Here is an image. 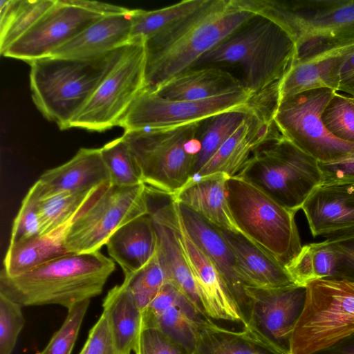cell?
I'll list each match as a JSON object with an SVG mask.
<instances>
[{
  "mask_svg": "<svg viewBox=\"0 0 354 354\" xmlns=\"http://www.w3.org/2000/svg\"><path fill=\"white\" fill-rule=\"evenodd\" d=\"M167 282L166 274L156 253L146 266L124 277L122 284L142 311Z\"/></svg>",
  "mask_w": 354,
  "mask_h": 354,
  "instance_id": "37",
  "label": "cell"
},
{
  "mask_svg": "<svg viewBox=\"0 0 354 354\" xmlns=\"http://www.w3.org/2000/svg\"><path fill=\"white\" fill-rule=\"evenodd\" d=\"M171 217L207 316L244 326L245 321L239 308L214 266L189 236L174 200Z\"/></svg>",
  "mask_w": 354,
  "mask_h": 354,
  "instance_id": "17",
  "label": "cell"
},
{
  "mask_svg": "<svg viewBox=\"0 0 354 354\" xmlns=\"http://www.w3.org/2000/svg\"><path fill=\"white\" fill-rule=\"evenodd\" d=\"M79 354H121L115 344L106 318L102 313L90 330Z\"/></svg>",
  "mask_w": 354,
  "mask_h": 354,
  "instance_id": "43",
  "label": "cell"
},
{
  "mask_svg": "<svg viewBox=\"0 0 354 354\" xmlns=\"http://www.w3.org/2000/svg\"><path fill=\"white\" fill-rule=\"evenodd\" d=\"M230 176L215 173L191 180L171 196L218 229L239 231L232 216L226 192Z\"/></svg>",
  "mask_w": 354,
  "mask_h": 354,
  "instance_id": "25",
  "label": "cell"
},
{
  "mask_svg": "<svg viewBox=\"0 0 354 354\" xmlns=\"http://www.w3.org/2000/svg\"><path fill=\"white\" fill-rule=\"evenodd\" d=\"M133 351L135 354H193L156 326L142 327Z\"/></svg>",
  "mask_w": 354,
  "mask_h": 354,
  "instance_id": "42",
  "label": "cell"
},
{
  "mask_svg": "<svg viewBox=\"0 0 354 354\" xmlns=\"http://www.w3.org/2000/svg\"><path fill=\"white\" fill-rule=\"evenodd\" d=\"M326 129L335 138L354 144V97L336 92L322 113Z\"/></svg>",
  "mask_w": 354,
  "mask_h": 354,
  "instance_id": "38",
  "label": "cell"
},
{
  "mask_svg": "<svg viewBox=\"0 0 354 354\" xmlns=\"http://www.w3.org/2000/svg\"><path fill=\"white\" fill-rule=\"evenodd\" d=\"M314 237L354 227V185L317 186L301 207Z\"/></svg>",
  "mask_w": 354,
  "mask_h": 354,
  "instance_id": "22",
  "label": "cell"
},
{
  "mask_svg": "<svg viewBox=\"0 0 354 354\" xmlns=\"http://www.w3.org/2000/svg\"><path fill=\"white\" fill-rule=\"evenodd\" d=\"M100 152L111 185L131 187L144 183L136 160L122 136L104 145Z\"/></svg>",
  "mask_w": 354,
  "mask_h": 354,
  "instance_id": "36",
  "label": "cell"
},
{
  "mask_svg": "<svg viewBox=\"0 0 354 354\" xmlns=\"http://www.w3.org/2000/svg\"><path fill=\"white\" fill-rule=\"evenodd\" d=\"M319 167L320 185H354V153L337 161L319 162Z\"/></svg>",
  "mask_w": 354,
  "mask_h": 354,
  "instance_id": "44",
  "label": "cell"
},
{
  "mask_svg": "<svg viewBox=\"0 0 354 354\" xmlns=\"http://www.w3.org/2000/svg\"><path fill=\"white\" fill-rule=\"evenodd\" d=\"M110 184L100 149L80 148L66 162L44 171L31 187L39 201Z\"/></svg>",
  "mask_w": 354,
  "mask_h": 354,
  "instance_id": "20",
  "label": "cell"
},
{
  "mask_svg": "<svg viewBox=\"0 0 354 354\" xmlns=\"http://www.w3.org/2000/svg\"><path fill=\"white\" fill-rule=\"evenodd\" d=\"M313 354H354V333Z\"/></svg>",
  "mask_w": 354,
  "mask_h": 354,
  "instance_id": "48",
  "label": "cell"
},
{
  "mask_svg": "<svg viewBox=\"0 0 354 354\" xmlns=\"http://www.w3.org/2000/svg\"><path fill=\"white\" fill-rule=\"evenodd\" d=\"M201 122L164 129L124 131L143 183L173 195L193 179L196 136Z\"/></svg>",
  "mask_w": 354,
  "mask_h": 354,
  "instance_id": "7",
  "label": "cell"
},
{
  "mask_svg": "<svg viewBox=\"0 0 354 354\" xmlns=\"http://www.w3.org/2000/svg\"><path fill=\"white\" fill-rule=\"evenodd\" d=\"M73 2L82 8L102 16L122 14L130 10L124 7L95 1L73 0Z\"/></svg>",
  "mask_w": 354,
  "mask_h": 354,
  "instance_id": "46",
  "label": "cell"
},
{
  "mask_svg": "<svg viewBox=\"0 0 354 354\" xmlns=\"http://www.w3.org/2000/svg\"><path fill=\"white\" fill-rule=\"evenodd\" d=\"M246 88L229 72L216 67L192 68L156 93L172 100H200Z\"/></svg>",
  "mask_w": 354,
  "mask_h": 354,
  "instance_id": "27",
  "label": "cell"
},
{
  "mask_svg": "<svg viewBox=\"0 0 354 354\" xmlns=\"http://www.w3.org/2000/svg\"><path fill=\"white\" fill-rule=\"evenodd\" d=\"M295 53L294 41L283 28L257 16L204 55L195 67L215 64L239 66L244 84L254 98L283 77Z\"/></svg>",
  "mask_w": 354,
  "mask_h": 354,
  "instance_id": "3",
  "label": "cell"
},
{
  "mask_svg": "<svg viewBox=\"0 0 354 354\" xmlns=\"http://www.w3.org/2000/svg\"><path fill=\"white\" fill-rule=\"evenodd\" d=\"M253 106L226 111L203 121L196 136L193 179L243 122Z\"/></svg>",
  "mask_w": 354,
  "mask_h": 354,
  "instance_id": "34",
  "label": "cell"
},
{
  "mask_svg": "<svg viewBox=\"0 0 354 354\" xmlns=\"http://www.w3.org/2000/svg\"><path fill=\"white\" fill-rule=\"evenodd\" d=\"M135 11L102 17L49 57L85 59L114 51L129 42Z\"/></svg>",
  "mask_w": 354,
  "mask_h": 354,
  "instance_id": "23",
  "label": "cell"
},
{
  "mask_svg": "<svg viewBox=\"0 0 354 354\" xmlns=\"http://www.w3.org/2000/svg\"><path fill=\"white\" fill-rule=\"evenodd\" d=\"M75 218L49 234L8 245L1 270L8 276L15 277L70 254L65 247L64 240Z\"/></svg>",
  "mask_w": 354,
  "mask_h": 354,
  "instance_id": "29",
  "label": "cell"
},
{
  "mask_svg": "<svg viewBox=\"0 0 354 354\" xmlns=\"http://www.w3.org/2000/svg\"><path fill=\"white\" fill-rule=\"evenodd\" d=\"M56 0H1L0 52L30 30Z\"/></svg>",
  "mask_w": 354,
  "mask_h": 354,
  "instance_id": "33",
  "label": "cell"
},
{
  "mask_svg": "<svg viewBox=\"0 0 354 354\" xmlns=\"http://www.w3.org/2000/svg\"><path fill=\"white\" fill-rule=\"evenodd\" d=\"M115 51L91 59L47 57L28 63L32 101L43 116L61 130L70 129L109 70Z\"/></svg>",
  "mask_w": 354,
  "mask_h": 354,
  "instance_id": "4",
  "label": "cell"
},
{
  "mask_svg": "<svg viewBox=\"0 0 354 354\" xmlns=\"http://www.w3.org/2000/svg\"><path fill=\"white\" fill-rule=\"evenodd\" d=\"M108 254L127 277L146 266L155 256L157 238L149 214L120 227L106 243Z\"/></svg>",
  "mask_w": 354,
  "mask_h": 354,
  "instance_id": "26",
  "label": "cell"
},
{
  "mask_svg": "<svg viewBox=\"0 0 354 354\" xmlns=\"http://www.w3.org/2000/svg\"><path fill=\"white\" fill-rule=\"evenodd\" d=\"M218 230L235 258L238 273L246 287L278 288L295 284L283 265L240 232Z\"/></svg>",
  "mask_w": 354,
  "mask_h": 354,
  "instance_id": "24",
  "label": "cell"
},
{
  "mask_svg": "<svg viewBox=\"0 0 354 354\" xmlns=\"http://www.w3.org/2000/svg\"><path fill=\"white\" fill-rule=\"evenodd\" d=\"M22 306L0 292V354H12L25 319Z\"/></svg>",
  "mask_w": 354,
  "mask_h": 354,
  "instance_id": "41",
  "label": "cell"
},
{
  "mask_svg": "<svg viewBox=\"0 0 354 354\" xmlns=\"http://www.w3.org/2000/svg\"><path fill=\"white\" fill-rule=\"evenodd\" d=\"M283 28L296 48L317 39L354 38V0H235Z\"/></svg>",
  "mask_w": 354,
  "mask_h": 354,
  "instance_id": "10",
  "label": "cell"
},
{
  "mask_svg": "<svg viewBox=\"0 0 354 354\" xmlns=\"http://www.w3.org/2000/svg\"><path fill=\"white\" fill-rule=\"evenodd\" d=\"M229 208L239 232L286 266L302 245L295 212L237 176L226 182Z\"/></svg>",
  "mask_w": 354,
  "mask_h": 354,
  "instance_id": "6",
  "label": "cell"
},
{
  "mask_svg": "<svg viewBox=\"0 0 354 354\" xmlns=\"http://www.w3.org/2000/svg\"><path fill=\"white\" fill-rule=\"evenodd\" d=\"M253 99L247 88L200 100H168L144 89L119 126L124 131H131L201 122L226 111L250 108Z\"/></svg>",
  "mask_w": 354,
  "mask_h": 354,
  "instance_id": "13",
  "label": "cell"
},
{
  "mask_svg": "<svg viewBox=\"0 0 354 354\" xmlns=\"http://www.w3.org/2000/svg\"><path fill=\"white\" fill-rule=\"evenodd\" d=\"M246 292L250 313L243 329L277 354H290L291 338L304 306L306 287L247 286Z\"/></svg>",
  "mask_w": 354,
  "mask_h": 354,
  "instance_id": "14",
  "label": "cell"
},
{
  "mask_svg": "<svg viewBox=\"0 0 354 354\" xmlns=\"http://www.w3.org/2000/svg\"><path fill=\"white\" fill-rule=\"evenodd\" d=\"M326 240L337 257V279L354 282V235Z\"/></svg>",
  "mask_w": 354,
  "mask_h": 354,
  "instance_id": "45",
  "label": "cell"
},
{
  "mask_svg": "<svg viewBox=\"0 0 354 354\" xmlns=\"http://www.w3.org/2000/svg\"><path fill=\"white\" fill-rule=\"evenodd\" d=\"M39 199L30 187L15 217L11 232L9 245H12L41 235V224L39 212Z\"/></svg>",
  "mask_w": 354,
  "mask_h": 354,
  "instance_id": "40",
  "label": "cell"
},
{
  "mask_svg": "<svg viewBox=\"0 0 354 354\" xmlns=\"http://www.w3.org/2000/svg\"><path fill=\"white\" fill-rule=\"evenodd\" d=\"M89 304L87 299L67 309L64 323L39 354H71Z\"/></svg>",
  "mask_w": 354,
  "mask_h": 354,
  "instance_id": "39",
  "label": "cell"
},
{
  "mask_svg": "<svg viewBox=\"0 0 354 354\" xmlns=\"http://www.w3.org/2000/svg\"><path fill=\"white\" fill-rule=\"evenodd\" d=\"M108 185L80 192H64L40 200L38 207L41 235L49 234L76 218Z\"/></svg>",
  "mask_w": 354,
  "mask_h": 354,
  "instance_id": "35",
  "label": "cell"
},
{
  "mask_svg": "<svg viewBox=\"0 0 354 354\" xmlns=\"http://www.w3.org/2000/svg\"><path fill=\"white\" fill-rule=\"evenodd\" d=\"M337 257L326 239L302 245L285 267L295 285L306 287L318 279H337Z\"/></svg>",
  "mask_w": 354,
  "mask_h": 354,
  "instance_id": "32",
  "label": "cell"
},
{
  "mask_svg": "<svg viewBox=\"0 0 354 354\" xmlns=\"http://www.w3.org/2000/svg\"><path fill=\"white\" fill-rule=\"evenodd\" d=\"M145 42L130 41L115 50L109 70L70 128L102 132L119 126L145 88Z\"/></svg>",
  "mask_w": 354,
  "mask_h": 354,
  "instance_id": "9",
  "label": "cell"
},
{
  "mask_svg": "<svg viewBox=\"0 0 354 354\" xmlns=\"http://www.w3.org/2000/svg\"><path fill=\"white\" fill-rule=\"evenodd\" d=\"M354 333V282L318 279L306 286L290 354H313Z\"/></svg>",
  "mask_w": 354,
  "mask_h": 354,
  "instance_id": "8",
  "label": "cell"
},
{
  "mask_svg": "<svg viewBox=\"0 0 354 354\" xmlns=\"http://www.w3.org/2000/svg\"><path fill=\"white\" fill-rule=\"evenodd\" d=\"M353 53L354 38L313 40L297 47L289 68L277 83V103L313 88L337 92L340 69Z\"/></svg>",
  "mask_w": 354,
  "mask_h": 354,
  "instance_id": "15",
  "label": "cell"
},
{
  "mask_svg": "<svg viewBox=\"0 0 354 354\" xmlns=\"http://www.w3.org/2000/svg\"><path fill=\"white\" fill-rule=\"evenodd\" d=\"M115 344L121 354H131L142 328V313L132 294L123 286L110 289L102 302Z\"/></svg>",
  "mask_w": 354,
  "mask_h": 354,
  "instance_id": "28",
  "label": "cell"
},
{
  "mask_svg": "<svg viewBox=\"0 0 354 354\" xmlns=\"http://www.w3.org/2000/svg\"><path fill=\"white\" fill-rule=\"evenodd\" d=\"M114 261L100 251L70 253L22 274L0 272V292L23 306L59 305L67 309L100 295L114 272Z\"/></svg>",
  "mask_w": 354,
  "mask_h": 354,
  "instance_id": "2",
  "label": "cell"
},
{
  "mask_svg": "<svg viewBox=\"0 0 354 354\" xmlns=\"http://www.w3.org/2000/svg\"><path fill=\"white\" fill-rule=\"evenodd\" d=\"M337 91H343L354 97V53L343 64Z\"/></svg>",
  "mask_w": 354,
  "mask_h": 354,
  "instance_id": "47",
  "label": "cell"
},
{
  "mask_svg": "<svg viewBox=\"0 0 354 354\" xmlns=\"http://www.w3.org/2000/svg\"><path fill=\"white\" fill-rule=\"evenodd\" d=\"M207 1V0H184L153 10L136 9L129 42L147 41L169 32L204 6Z\"/></svg>",
  "mask_w": 354,
  "mask_h": 354,
  "instance_id": "31",
  "label": "cell"
},
{
  "mask_svg": "<svg viewBox=\"0 0 354 354\" xmlns=\"http://www.w3.org/2000/svg\"><path fill=\"white\" fill-rule=\"evenodd\" d=\"M256 17L234 0H207L175 28L145 42V89L156 92L195 67L204 55Z\"/></svg>",
  "mask_w": 354,
  "mask_h": 354,
  "instance_id": "1",
  "label": "cell"
},
{
  "mask_svg": "<svg viewBox=\"0 0 354 354\" xmlns=\"http://www.w3.org/2000/svg\"><path fill=\"white\" fill-rule=\"evenodd\" d=\"M336 92L328 88L307 90L279 102L270 113L279 133L318 162L337 161L354 153V144L335 138L322 120Z\"/></svg>",
  "mask_w": 354,
  "mask_h": 354,
  "instance_id": "11",
  "label": "cell"
},
{
  "mask_svg": "<svg viewBox=\"0 0 354 354\" xmlns=\"http://www.w3.org/2000/svg\"><path fill=\"white\" fill-rule=\"evenodd\" d=\"M254 106V105H253ZM270 116L256 106L196 176L223 173L236 176L253 152L275 131Z\"/></svg>",
  "mask_w": 354,
  "mask_h": 354,
  "instance_id": "21",
  "label": "cell"
},
{
  "mask_svg": "<svg viewBox=\"0 0 354 354\" xmlns=\"http://www.w3.org/2000/svg\"><path fill=\"white\" fill-rule=\"evenodd\" d=\"M193 354H277L246 330H228L204 320L198 328Z\"/></svg>",
  "mask_w": 354,
  "mask_h": 354,
  "instance_id": "30",
  "label": "cell"
},
{
  "mask_svg": "<svg viewBox=\"0 0 354 354\" xmlns=\"http://www.w3.org/2000/svg\"><path fill=\"white\" fill-rule=\"evenodd\" d=\"M142 326H156L194 352L201 315L174 285L167 282L142 311Z\"/></svg>",
  "mask_w": 354,
  "mask_h": 354,
  "instance_id": "19",
  "label": "cell"
},
{
  "mask_svg": "<svg viewBox=\"0 0 354 354\" xmlns=\"http://www.w3.org/2000/svg\"><path fill=\"white\" fill-rule=\"evenodd\" d=\"M235 176L295 213L301 209L322 181L319 162L295 147L277 128Z\"/></svg>",
  "mask_w": 354,
  "mask_h": 354,
  "instance_id": "5",
  "label": "cell"
},
{
  "mask_svg": "<svg viewBox=\"0 0 354 354\" xmlns=\"http://www.w3.org/2000/svg\"><path fill=\"white\" fill-rule=\"evenodd\" d=\"M175 203L187 232L218 272L246 325L250 313V298L229 245L216 227L185 205Z\"/></svg>",
  "mask_w": 354,
  "mask_h": 354,
  "instance_id": "18",
  "label": "cell"
},
{
  "mask_svg": "<svg viewBox=\"0 0 354 354\" xmlns=\"http://www.w3.org/2000/svg\"><path fill=\"white\" fill-rule=\"evenodd\" d=\"M104 16L82 8L73 0L55 3L2 55L27 63L47 57Z\"/></svg>",
  "mask_w": 354,
  "mask_h": 354,
  "instance_id": "16",
  "label": "cell"
},
{
  "mask_svg": "<svg viewBox=\"0 0 354 354\" xmlns=\"http://www.w3.org/2000/svg\"><path fill=\"white\" fill-rule=\"evenodd\" d=\"M147 214L145 183L131 187L109 184L76 216L66 234L65 247L69 253L100 251L120 227Z\"/></svg>",
  "mask_w": 354,
  "mask_h": 354,
  "instance_id": "12",
  "label": "cell"
}]
</instances>
